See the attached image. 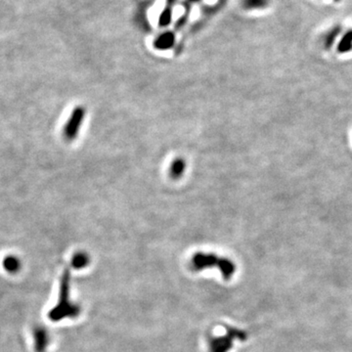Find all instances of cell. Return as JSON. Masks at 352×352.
I'll use <instances>...</instances> for the list:
<instances>
[{"label":"cell","mask_w":352,"mask_h":352,"mask_svg":"<svg viewBox=\"0 0 352 352\" xmlns=\"http://www.w3.org/2000/svg\"><path fill=\"white\" fill-rule=\"evenodd\" d=\"M175 44V35L172 32H165L159 37H156L154 46L158 50H168Z\"/></svg>","instance_id":"obj_5"},{"label":"cell","mask_w":352,"mask_h":352,"mask_svg":"<svg viewBox=\"0 0 352 352\" xmlns=\"http://www.w3.org/2000/svg\"><path fill=\"white\" fill-rule=\"evenodd\" d=\"M89 262V258L86 254L84 253H77L74 255V259L72 261V264L75 269H80L85 267Z\"/></svg>","instance_id":"obj_10"},{"label":"cell","mask_w":352,"mask_h":352,"mask_svg":"<svg viewBox=\"0 0 352 352\" xmlns=\"http://www.w3.org/2000/svg\"><path fill=\"white\" fill-rule=\"evenodd\" d=\"M79 312V306L74 304L70 300V271L66 269L61 280L59 301L55 307L49 312V318L54 322H58L67 317H76Z\"/></svg>","instance_id":"obj_1"},{"label":"cell","mask_w":352,"mask_h":352,"mask_svg":"<svg viewBox=\"0 0 352 352\" xmlns=\"http://www.w3.org/2000/svg\"><path fill=\"white\" fill-rule=\"evenodd\" d=\"M49 342L48 333L44 328H37L35 330V343L37 352H44Z\"/></svg>","instance_id":"obj_6"},{"label":"cell","mask_w":352,"mask_h":352,"mask_svg":"<svg viewBox=\"0 0 352 352\" xmlns=\"http://www.w3.org/2000/svg\"><path fill=\"white\" fill-rule=\"evenodd\" d=\"M171 22V10L170 9H166L163 11V13L160 16V26L161 27H167L169 25V23Z\"/></svg>","instance_id":"obj_11"},{"label":"cell","mask_w":352,"mask_h":352,"mask_svg":"<svg viewBox=\"0 0 352 352\" xmlns=\"http://www.w3.org/2000/svg\"><path fill=\"white\" fill-rule=\"evenodd\" d=\"M85 116V109L81 106H77L71 113L66 126L64 128V137L68 141H73L77 136Z\"/></svg>","instance_id":"obj_4"},{"label":"cell","mask_w":352,"mask_h":352,"mask_svg":"<svg viewBox=\"0 0 352 352\" xmlns=\"http://www.w3.org/2000/svg\"><path fill=\"white\" fill-rule=\"evenodd\" d=\"M3 267L9 273H17L21 268V261L14 256H8L3 260Z\"/></svg>","instance_id":"obj_8"},{"label":"cell","mask_w":352,"mask_h":352,"mask_svg":"<svg viewBox=\"0 0 352 352\" xmlns=\"http://www.w3.org/2000/svg\"><path fill=\"white\" fill-rule=\"evenodd\" d=\"M235 338L244 340L247 338L245 332L234 328H228L227 333L222 336L213 337L209 341V352H228L232 347Z\"/></svg>","instance_id":"obj_3"},{"label":"cell","mask_w":352,"mask_h":352,"mask_svg":"<svg viewBox=\"0 0 352 352\" xmlns=\"http://www.w3.org/2000/svg\"><path fill=\"white\" fill-rule=\"evenodd\" d=\"M334 1H339V0H334Z\"/></svg>","instance_id":"obj_13"},{"label":"cell","mask_w":352,"mask_h":352,"mask_svg":"<svg viewBox=\"0 0 352 352\" xmlns=\"http://www.w3.org/2000/svg\"><path fill=\"white\" fill-rule=\"evenodd\" d=\"M193 268L197 271L203 270L209 267H217L220 269L223 278L225 280L231 278L236 271V266L231 260L225 258H218L212 254H203L198 253L193 257L192 260Z\"/></svg>","instance_id":"obj_2"},{"label":"cell","mask_w":352,"mask_h":352,"mask_svg":"<svg viewBox=\"0 0 352 352\" xmlns=\"http://www.w3.org/2000/svg\"><path fill=\"white\" fill-rule=\"evenodd\" d=\"M192 1H198V0H192Z\"/></svg>","instance_id":"obj_12"},{"label":"cell","mask_w":352,"mask_h":352,"mask_svg":"<svg viewBox=\"0 0 352 352\" xmlns=\"http://www.w3.org/2000/svg\"><path fill=\"white\" fill-rule=\"evenodd\" d=\"M186 163L185 161L181 158L175 159L169 167V175L173 179H178L180 178L184 171H185Z\"/></svg>","instance_id":"obj_7"},{"label":"cell","mask_w":352,"mask_h":352,"mask_svg":"<svg viewBox=\"0 0 352 352\" xmlns=\"http://www.w3.org/2000/svg\"><path fill=\"white\" fill-rule=\"evenodd\" d=\"M270 0H242V5L246 10H261L268 6Z\"/></svg>","instance_id":"obj_9"}]
</instances>
